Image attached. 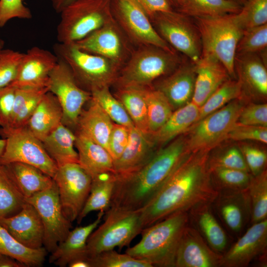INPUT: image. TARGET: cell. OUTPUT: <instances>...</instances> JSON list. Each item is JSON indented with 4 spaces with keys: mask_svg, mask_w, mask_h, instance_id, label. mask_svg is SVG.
Segmentation results:
<instances>
[{
    "mask_svg": "<svg viewBox=\"0 0 267 267\" xmlns=\"http://www.w3.org/2000/svg\"><path fill=\"white\" fill-rule=\"evenodd\" d=\"M209 152H190L142 209L143 229L179 212L188 211L203 203H212L214 188L208 165Z\"/></svg>",
    "mask_w": 267,
    "mask_h": 267,
    "instance_id": "6da1fadb",
    "label": "cell"
},
{
    "mask_svg": "<svg viewBox=\"0 0 267 267\" xmlns=\"http://www.w3.org/2000/svg\"><path fill=\"white\" fill-rule=\"evenodd\" d=\"M189 153L186 136L181 135L155 152L136 171L116 177L110 207L142 209Z\"/></svg>",
    "mask_w": 267,
    "mask_h": 267,
    "instance_id": "7a4b0ae2",
    "label": "cell"
},
{
    "mask_svg": "<svg viewBox=\"0 0 267 267\" xmlns=\"http://www.w3.org/2000/svg\"><path fill=\"white\" fill-rule=\"evenodd\" d=\"M188 222L187 211L176 213L144 228L139 242L125 253L153 267H175L179 243Z\"/></svg>",
    "mask_w": 267,
    "mask_h": 267,
    "instance_id": "3957f363",
    "label": "cell"
},
{
    "mask_svg": "<svg viewBox=\"0 0 267 267\" xmlns=\"http://www.w3.org/2000/svg\"><path fill=\"white\" fill-rule=\"evenodd\" d=\"M183 60L177 51L152 45L138 46L121 69L115 83L118 88L151 86L173 71Z\"/></svg>",
    "mask_w": 267,
    "mask_h": 267,
    "instance_id": "277c9868",
    "label": "cell"
},
{
    "mask_svg": "<svg viewBox=\"0 0 267 267\" xmlns=\"http://www.w3.org/2000/svg\"><path fill=\"white\" fill-rule=\"evenodd\" d=\"M236 14L192 18L200 35L202 54H209L218 59L232 79H236L234 70L236 49L244 30Z\"/></svg>",
    "mask_w": 267,
    "mask_h": 267,
    "instance_id": "5b68a950",
    "label": "cell"
},
{
    "mask_svg": "<svg viewBox=\"0 0 267 267\" xmlns=\"http://www.w3.org/2000/svg\"><path fill=\"white\" fill-rule=\"evenodd\" d=\"M53 51L68 64L79 85L90 92L115 83L122 68L107 58L80 49L74 43L58 42Z\"/></svg>",
    "mask_w": 267,
    "mask_h": 267,
    "instance_id": "8992f818",
    "label": "cell"
},
{
    "mask_svg": "<svg viewBox=\"0 0 267 267\" xmlns=\"http://www.w3.org/2000/svg\"><path fill=\"white\" fill-rule=\"evenodd\" d=\"M104 222L92 232L87 243L89 258L101 252L128 246L143 229L140 209L110 207Z\"/></svg>",
    "mask_w": 267,
    "mask_h": 267,
    "instance_id": "52a82bcc",
    "label": "cell"
},
{
    "mask_svg": "<svg viewBox=\"0 0 267 267\" xmlns=\"http://www.w3.org/2000/svg\"><path fill=\"white\" fill-rule=\"evenodd\" d=\"M58 43H75L113 19L111 0H76L59 13Z\"/></svg>",
    "mask_w": 267,
    "mask_h": 267,
    "instance_id": "ba28073f",
    "label": "cell"
},
{
    "mask_svg": "<svg viewBox=\"0 0 267 267\" xmlns=\"http://www.w3.org/2000/svg\"><path fill=\"white\" fill-rule=\"evenodd\" d=\"M246 100L243 97L233 100L196 123L186 136L188 151L210 152L227 139Z\"/></svg>",
    "mask_w": 267,
    "mask_h": 267,
    "instance_id": "9c48e42d",
    "label": "cell"
},
{
    "mask_svg": "<svg viewBox=\"0 0 267 267\" xmlns=\"http://www.w3.org/2000/svg\"><path fill=\"white\" fill-rule=\"evenodd\" d=\"M154 29L171 47L196 62L200 58V35L193 19L173 9L156 12L149 17Z\"/></svg>",
    "mask_w": 267,
    "mask_h": 267,
    "instance_id": "30bf717a",
    "label": "cell"
},
{
    "mask_svg": "<svg viewBox=\"0 0 267 267\" xmlns=\"http://www.w3.org/2000/svg\"><path fill=\"white\" fill-rule=\"evenodd\" d=\"M0 135L5 139L0 164L20 162L35 166L52 178L58 166L45 151L42 141L26 127L0 128Z\"/></svg>",
    "mask_w": 267,
    "mask_h": 267,
    "instance_id": "8fae6325",
    "label": "cell"
},
{
    "mask_svg": "<svg viewBox=\"0 0 267 267\" xmlns=\"http://www.w3.org/2000/svg\"><path fill=\"white\" fill-rule=\"evenodd\" d=\"M111 8L114 18L133 45H152L177 51L158 34L136 0H111Z\"/></svg>",
    "mask_w": 267,
    "mask_h": 267,
    "instance_id": "7c38bea8",
    "label": "cell"
},
{
    "mask_svg": "<svg viewBox=\"0 0 267 267\" xmlns=\"http://www.w3.org/2000/svg\"><path fill=\"white\" fill-rule=\"evenodd\" d=\"M47 87L62 107V123L70 129L76 127L83 106L91 98V93L79 85L68 64L59 58L49 74Z\"/></svg>",
    "mask_w": 267,
    "mask_h": 267,
    "instance_id": "4fadbf2b",
    "label": "cell"
},
{
    "mask_svg": "<svg viewBox=\"0 0 267 267\" xmlns=\"http://www.w3.org/2000/svg\"><path fill=\"white\" fill-rule=\"evenodd\" d=\"M37 211L44 228V247L48 253L54 251L71 230L72 222L64 215L58 188L54 181L48 188L25 198Z\"/></svg>",
    "mask_w": 267,
    "mask_h": 267,
    "instance_id": "5bb4252c",
    "label": "cell"
},
{
    "mask_svg": "<svg viewBox=\"0 0 267 267\" xmlns=\"http://www.w3.org/2000/svg\"><path fill=\"white\" fill-rule=\"evenodd\" d=\"M63 212L71 222L77 220L89 195L92 178L78 163L58 167L53 178Z\"/></svg>",
    "mask_w": 267,
    "mask_h": 267,
    "instance_id": "9a60e30c",
    "label": "cell"
},
{
    "mask_svg": "<svg viewBox=\"0 0 267 267\" xmlns=\"http://www.w3.org/2000/svg\"><path fill=\"white\" fill-rule=\"evenodd\" d=\"M74 43L80 49L107 58L121 67L134 49L114 18Z\"/></svg>",
    "mask_w": 267,
    "mask_h": 267,
    "instance_id": "2e32d148",
    "label": "cell"
},
{
    "mask_svg": "<svg viewBox=\"0 0 267 267\" xmlns=\"http://www.w3.org/2000/svg\"><path fill=\"white\" fill-rule=\"evenodd\" d=\"M266 51L235 55L234 70L236 79L241 85L242 97L247 99L267 98Z\"/></svg>",
    "mask_w": 267,
    "mask_h": 267,
    "instance_id": "e0dca14e",
    "label": "cell"
},
{
    "mask_svg": "<svg viewBox=\"0 0 267 267\" xmlns=\"http://www.w3.org/2000/svg\"><path fill=\"white\" fill-rule=\"evenodd\" d=\"M267 219L253 223L223 254L221 267H245L267 253Z\"/></svg>",
    "mask_w": 267,
    "mask_h": 267,
    "instance_id": "ac0fdd59",
    "label": "cell"
},
{
    "mask_svg": "<svg viewBox=\"0 0 267 267\" xmlns=\"http://www.w3.org/2000/svg\"><path fill=\"white\" fill-rule=\"evenodd\" d=\"M57 61L54 53L33 46L24 53L16 77L10 85L16 88L47 87L49 74Z\"/></svg>",
    "mask_w": 267,
    "mask_h": 267,
    "instance_id": "d6986e66",
    "label": "cell"
},
{
    "mask_svg": "<svg viewBox=\"0 0 267 267\" xmlns=\"http://www.w3.org/2000/svg\"><path fill=\"white\" fill-rule=\"evenodd\" d=\"M195 79V63L183 59L173 71L156 80L152 86L163 93L174 111L191 101Z\"/></svg>",
    "mask_w": 267,
    "mask_h": 267,
    "instance_id": "ffe728a7",
    "label": "cell"
},
{
    "mask_svg": "<svg viewBox=\"0 0 267 267\" xmlns=\"http://www.w3.org/2000/svg\"><path fill=\"white\" fill-rule=\"evenodd\" d=\"M222 258L195 228L187 225L178 248L175 267H219Z\"/></svg>",
    "mask_w": 267,
    "mask_h": 267,
    "instance_id": "44dd1931",
    "label": "cell"
},
{
    "mask_svg": "<svg viewBox=\"0 0 267 267\" xmlns=\"http://www.w3.org/2000/svg\"><path fill=\"white\" fill-rule=\"evenodd\" d=\"M0 224L25 246L34 249L44 247V226L37 211L31 204L26 202L15 215L0 218Z\"/></svg>",
    "mask_w": 267,
    "mask_h": 267,
    "instance_id": "7402d4cb",
    "label": "cell"
},
{
    "mask_svg": "<svg viewBox=\"0 0 267 267\" xmlns=\"http://www.w3.org/2000/svg\"><path fill=\"white\" fill-rule=\"evenodd\" d=\"M212 203L221 219L231 231H241L251 218L250 206L247 190H222Z\"/></svg>",
    "mask_w": 267,
    "mask_h": 267,
    "instance_id": "603a6c76",
    "label": "cell"
},
{
    "mask_svg": "<svg viewBox=\"0 0 267 267\" xmlns=\"http://www.w3.org/2000/svg\"><path fill=\"white\" fill-rule=\"evenodd\" d=\"M194 63L196 79L191 101L200 107L230 77L223 64L212 55L202 54Z\"/></svg>",
    "mask_w": 267,
    "mask_h": 267,
    "instance_id": "cb8c5ba5",
    "label": "cell"
},
{
    "mask_svg": "<svg viewBox=\"0 0 267 267\" xmlns=\"http://www.w3.org/2000/svg\"><path fill=\"white\" fill-rule=\"evenodd\" d=\"M135 126L129 129L128 144L120 157L114 161L116 177L131 174L143 166L153 156L152 139Z\"/></svg>",
    "mask_w": 267,
    "mask_h": 267,
    "instance_id": "d4e9b609",
    "label": "cell"
},
{
    "mask_svg": "<svg viewBox=\"0 0 267 267\" xmlns=\"http://www.w3.org/2000/svg\"><path fill=\"white\" fill-rule=\"evenodd\" d=\"M104 214V211H99L96 219L93 222L71 230L65 239L50 253L49 263L59 267H65L73 261L87 258L88 239L100 223Z\"/></svg>",
    "mask_w": 267,
    "mask_h": 267,
    "instance_id": "484cf974",
    "label": "cell"
},
{
    "mask_svg": "<svg viewBox=\"0 0 267 267\" xmlns=\"http://www.w3.org/2000/svg\"><path fill=\"white\" fill-rule=\"evenodd\" d=\"M75 134L78 163L92 179L113 173L114 161L108 151L81 132L77 131Z\"/></svg>",
    "mask_w": 267,
    "mask_h": 267,
    "instance_id": "4316f807",
    "label": "cell"
},
{
    "mask_svg": "<svg viewBox=\"0 0 267 267\" xmlns=\"http://www.w3.org/2000/svg\"><path fill=\"white\" fill-rule=\"evenodd\" d=\"M212 210V203L199 204L188 211L189 220L208 245L220 253L227 246V238Z\"/></svg>",
    "mask_w": 267,
    "mask_h": 267,
    "instance_id": "83f0119b",
    "label": "cell"
},
{
    "mask_svg": "<svg viewBox=\"0 0 267 267\" xmlns=\"http://www.w3.org/2000/svg\"><path fill=\"white\" fill-rule=\"evenodd\" d=\"M89 102L88 107L83 109L79 116L78 131L108 151L109 139L114 123L91 97Z\"/></svg>",
    "mask_w": 267,
    "mask_h": 267,
    "instance_id": "f1b7e54d",
    "label": "cell"
},
{
    "mask_svg": "<svg viewBox=\"0 0 267 267\" xmlns=\"http://www.w3.org/2000/svg\"><path fill=\"white\" fill-rule=\"evenodd\" d=\"M63 113L57 97L47 91L43 97L26 127L42 141L62 123Z\"/></svg>",
    "mask_w": 267,
    "mask_h": 267,
    "instance_id": "f546056e",
    "label": "cell"
},
{
    "mask_svg": "<svg viewBox=\"0 0 267 267\" xmlns=\"http://www.w3.org/2000/svg\"><path fill=\"white\" fill-rule=\"evenodd\" d=\"M75 140V134L61 123L42 141L58 167L68 163H78V154L74 147Z\"/></svg>",
    "mask_w": 267,
    "mask_h": 267,
    "instance_id": "4dcf8cb0",
    "label": "cell"
},
{
    "mask_svg": "<svg viewBox=\"0 0 267 267\" xmlns=\"http://www.w3.org/2000/svg\"><path fill=\"white\" fill-rule=\"evenodd\" d=\"M200 107L192 101L174 110L167 122L150 136L154 142L166 144L189 130L198 121Z\"/></svg>",
    "mask_w": 267,
    "mask_h": 267,
    "instance_id": "1f68e13d",
    "label": "cell"
},
{
    "mask_svg": "<svg viewBox=\"0 0 267 267\" xmlns=\"http://www.w3.org/2000/svg\"><path fill=\"white\" fill-rule=\"evenodd\" d=\"M6 165L25 198L50 187L54 180L38 168L20 162Z\"/></svg>",
    "mask_w": 267,
    "mask_h": 267,
    "instance_id": "d6a6232c",
    "label": "cell"
},
{
    "mask_svg": "<svg viewBox=\"0 0 267 267\" xmlns=\"http://www.w3.org/2000/svg\"><path fill=\"white\" fill-rule=\"evenodd\" d=\"M115 180L113 173L104 174L92 179L89 195L77 219L78 223L90 212H105L110 208Z\"/></svg>",
    "mask_w": 267,
    "mask_h": 267,
    "instance_id": "836d02e7",
    "label": "cell"
},
{
    "mask_svg": "<svg viewBox=\"0 0 267 267\" xmlns=\"http://www.w3.org/2000/svg\"><path fill=\"white\" fill-rule=\"evenodd\" d=\"M47 91V87L16 88L11 120L8 128L18 129L25 127Z\"/></svg>",
    "mask_w": 267,
    "mask_h": 267,
    "instance_id": "e575fe53",
    "label": "cell"
},
{
    "mask_svg": "<svg viewBox=\"0 0 267 267\" xmlns=\"http://www.w3.org/2000/svg\"><path fill=\"white\" fill-rule=\"evenodd\" d=\"M48 252L44 248H28L17 241L0 224V254L10 257L26 267H41Z\"/></svg>",
    "mask_w": 267,
    "mask_h": 267,
    "instance_id": "d590c367",
    "label": "cell"
},
{
    "mask_svg": "<svg viewBox=\"0 0 267 267\" xmlns=\"http://www.w3.org/2000/svg\"><path fill=\"white\" fill-rule=\"evenodd\" d=\"M139 88L146 103L148 135L151 136L164 125L174 110L163 93L152 86Z\"/></svg>",
    "mask_w": 267,
    "mask_h": 267,
    "instance_id": "8d00e7d4",
    "label": "cell"
},
{
    "mask_svg": "<svg viewBox=\"0 0 267 267\" xmlns=\"http://www.w3.org/2000/svg\"><path fill=\"white\" fill-rule=\"evenodd\" d=\"M26 202L25 196L7 167L0 164V218L15 215Z\"/></svg>",
    "mask_w": 267,
    "mask_h": 267,
    "instance_id": "74e56055",
    "label": "cell"
},
{
    "mask_svg": "<svg viewBox=\"0 0 267 267\" xmlns=\"http://www.w3.org/2000/svg\"><path fill=\"white\" fill-rule=\"evenodd\" d=\"M240 4L229 0H180L176 10L192 18L239 13Z\"/></svg>",
    "mask_w": 267,
    "mask_h": 267,
    "instance_id": "f35d334b",
    "label": "cell"
},
{
    "mask_svg": "<svg viewBox=\"0 0 267 267\" xmlns=\"http://www.w3.org/2000/svg\"><path fill=\"white\" fill-rule=\"evenodd\" d=\"M115 96L123 105L134 126L148 135L147 105L141 88H118Z\"/></svg>",
    "mask_w": 267,
    "mask_h": 267,
    "instance_id": "ab89813d",
    "label": "cell"
},
{
    "mask_svg": "<svg viewBox=\"0 0 267 267\" xmlns=\"http://www.w3.org/2000/svg\"><path fill=\"white\" fill-rule=\"evenodd\" d=\"M252 224L267 219V172L252 176L247 189Z\"/></svg>",
    "mask_w": 267,
    "mask_h": 267,
    "instance_id": "60d3db41",
    "label": "cell"
},
{
    "mask_svg": "<svg viewBox=\"0 0 267 267\" xmlns=\"http://www.w3.org/2000/svg\"><path fill=\"white\" fill-rule=\"evenodd\" d=\"M241 97H242V92L240 82L237 79H228L200 107L198 121L231 101Z\"/></svg>",
    "mask_w": 267,
    "mask_h": 267,
    "instance_id": "b9f144b4",
    "label": "cell"
},
{
    "mask_svg": "<svg viewBox=\"0 0 267 267\" xmlns=\"http://www.w3.org/2000/svg\"><path fill=\"white\" fill-rule=\"evenodd\" d=\"M209 170L212 183L217 191L247 190L252 177L249 172L238 169L217 167Z\"/></svg>",
    "mask_w": 267,
    "mask_h": 267,
    "instance_id": "7bdbcfd3",
    "label": "cell"
},
{
    "mask_svg": "<svg viewBox=\"0 0 267 267\" xmlns=\"http://www.w3.org/2000/svg\"><path fill=\"white\" fill-rule=\"evenodd\" d=\"M93 99L115 123L128 128L134 127L122 103L109 90L108 87L96 89L91 92Z\"/></svg>",
    "mask_w": 267,
    "mask_h": 267,
    "instance_id": "ee69618b",
    "label": "cell"
},
{
    "mask_svg": "<svg viewBox=\"0 0 267 267\" xmlns=\"http://www.w3.org/2000/svg\"><path fill=\"white\" fill-rule=\"evenodd\" d=\"M90 267H153L149 263L114 249L87 258Z\"/></svg>",
    "mask_w": 267,
    "mask_h": 267,
    "instance_id": "f6af8a7d",
    "label": "cell"
},
{
    "mask_svg": "<svg viewBox=\"0 0 267 267\" xmlns=\"http://www.w3.org/2000/svg\"><path fill=\"white\" fill-rule=\"evenodd\" d=\"M267 23L243 30L236 49V54L259 53L267 49Z\"/></svg>",
    "mask_w": 267,
    "mask_h": 267,
    "instance_id": "bcb514c9",
    "label": "cell"
},
{
    "mask_svg": "<svg viewBox=\"0 0 267 267\" xmlns=\"http://www.w3.org/2000/svg\"><path fill=\"white\" fill-rule=\"evenodd\" d=\"M208 165L209 170L221 167L249 172L238 146H228L212 154L209 152Z\"/></svg>",
    "mask_w": 267,
    "mask_h": 267,
    "instance_id": "7dc6e473",
    "label": "cell"
},
{
    "mask_svg": "<svg viewBox=\"0 0 267 267\" xmlns=\"http://www.w3.org/2000/svg\"><path fill=\"white\" fill-rule=\"evenodd\" d=\"M243 30L267 23V0H248L236 14Z\"/></svg>",
    "mask_w": 267,
    "mask_h": 267,
    "instance_id": "c3c4849f",
    "label": "cell"
},
{
    "mask_svg": "<svg viewBox=\"0 0 267 267\" xmlns=\"http://www.w3.org/2000/svg\"><path fill=\"white\" fill-rule=\"evenodd\" d=\"M23 54L10 49H3L0 56V89L14 81Z\"/></svg>",
    "mask_w": 267,
    "mask_h": 267,
    "instance_id": "681fc988",
    "label": "cell"
},
{
    "mask_svg": "<svg viewBox=\"0 0 267 267\" xmlns=\"http://www.w3.org/2000/svg\"><path fill=\"white\" fill-rule=\"evenodd\" d=\"M227 139L237 141H256L267 143V127L237 123L229 132Z\"/></svg>",
    "mask_w": 267,
    "mask_h": 267,
    "instance_id": "f907efd6",
    "label": "cell"
},
{
    "mask_svg": "<svg viewBox=\"0 0 267 267\" xmlns=\"http://www.w3.org/2000/svg\"><path fill=\"white\" fill-rule=\"evenodd\" d=\"M237 123L240 124L267 127V104L249 103L242 108Z\"/></svg>",
    "mask_w": 267,
    "mask_h": 267,
    "instance_id": "816d5d0a",
    "label": "cell"
},
{
    "mask_svg": "<svg viewBox=\"0 0 267 267\" xmlns=\"http://www.w3.org/2000/svg\"><path fill=\"white\" fill-rule=\"evenodd\" d=\"M239 147L250 174L256 176L265 170L267 154L256 146L240 143Z\"/></svg>",
    "mask_w": 267,
    "mask_h": 267,
    "instance_id": "f5cc1de1",
    "label": "cell"
},
{
    "mask_svg": "<svg viewBox=\"0 0 267 267\" xmlns=\"http://www.w3.org/2000/svg\"><path fill=\"white\" fill-rule=\"evenodd\" d=\"M23 0H0V28L13 18L30 19L32 17L30 9Z\"/></svg>",
    "mask_w": 267,
    "mask_h": 267,
    "instance_id": "db71d44e",
    "label": "cell"
},
{
    "mask_svg": "<svg viewBox=\"0 0 267 267\" xmlns=\"http://www.w3.org/2000/svg\"><path fill=\"white\" fill-rule=\"evenodd\" d=\"M129 129L114 123L108 143V152L113 161L118 159L125 150L129 140Z\"/></svg>",
    "mask_w": 267,
    "mask_h": 267,
    "instance_id": "11a10c76",
    "label": "cell"
},
{
    "mask_svg": "<svg viewBox=\"0 0 267 267\" xmlns=\"http://www.w3.org/2000/svg\"><path fill=\"white\" fill-rule=\"evenodd\" d=\"M16 88L9 85L0 89V126L9 127L13 112Z\"/></svg>",
    "mask_w": 267,
    "mask_h": 267,
    "instance_id": "9f6ffc18",
    "label": "cell"
},
{
    "mask_svg": "<svg viewBox=\"0 0 267 267\" xmlns=\"http://www.w3.org/2000/svg\"><path fill=\"white\" fill-rule=\"evenodd\" d=\"M143 8L149 17L152 14L174 9L168 0H136Z\"/></svg>",
    "mask_w": 267,
    "mask_h": 267,
    "instance_id": "6f0895ef",
    "label": "cell"
},
{
    "mask_svg": "<svg viewBox=\"0 0 267 267\" xmlns=\"http://www.w3.org/2000/svg\"><path fill=\"white\" fill-rule=\"evenodd\" d=\"M0 267H26L14 259L0 254Z\"/></svg>",
    "mask_w": 267,
    "mask_h": 267,
    "instance_id": "680465c9",
    "label": "cell"
},
{
    "mask_svg": "<svg viewBox=\"0 0 267 267\" xmlns=\"http://www.w3.org/2000/svg\"><path fill=\"white\" fill-rule=\"evenodd\" d=\"M76 0H51L52 6L58 13L67 5Z\"/></svg>",
    "mask_w": 267,
    "mask_h": 267,
    "instance_id": "91938a15",
    "label": "cell"
},
{
    "mask_svg": "<svg viewBox=\"0 0 267 267\" xmlns=\"http://www.w3.org/2000/svg\"><path fill=\"white\" fill-rule=\"evenodd\" d=\"M68 266L69 267H90L88 259H80L71 262Z\"/></svg>",
    "mask_w": 267,
    "mask_h": 267,
    "instance_id": "94428289",
    "label": "cell"
},
{
    "mask_svg": "<svg viewBox=\"0 0 267 267\" xmlns=\"http://www.w3.org/2000/svg\"><path fill=\"white\" fill-rule=\"evenodd\" d=\"M6 141L4 138L0 139V157L4 150Z\"/></svg>",
    "mask_w": 267,
    "mask_h": 267,
    "instance_id": "6125c7cd",
    "label": "cell"
},
{
    "mask_svg": "<svg viewBox=\"0 0 267 267\" xmlns=\"http://www.w3.org/2000/svg\"><path fill=\"white\" fill-rule=\"evenodd\" d=\"M170 3L171 4L173 7H176L177 9L179 6L180 0H168Z\"/></svg>",
    "mask_w": 267,
    "mask_h": 267,
    "instance_id": "be15d7a7",
    "label": "cell"
},
{
    "mask_svg": "<svg viewBox=\"0 0 267 267\" xmlns=\"http://www.w3.org/2000/svg\"><path fill=\"white\" fill-rule=\"evenodd\" d=\"M234 2H235L243 6L248 0H229Z\"/></svg>",
    "mask_w": 267,
    "mask_h": 267,
    "instance_id": "e7e4bbea",
    "label": "cell"
},
{
    "mask_svg": "<svg viewBox=\"0 0 267 267\" xmlns=\"http://www.w3.org/2000/svg\"><path fill=\"white\" fill-rule=\"evenodd\" d=\"M4 44V41L0 38V56L3 49Z\"/></svg>",
    "mask_w": 267,
    "mask_h": 267,
    "instance_id": "03108f58",
    "label": "cell"
},
{
    "mask_svg": "<svg viewBox=\"0 0 267 267\" xmlns=\"http://www.w3.org/2000/svg\"></svg>",
    "mask_w": 267,
    "mask_h": 267,
    "instance_id": "003e7915",
    "label": "cell"
}]
</instances>
